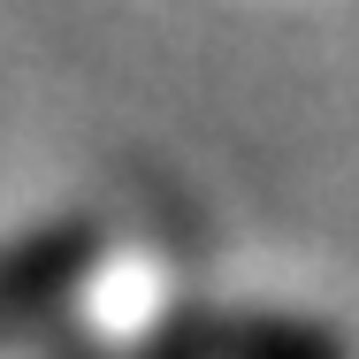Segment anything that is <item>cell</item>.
Returning <instances> with one entry per match:
<instances>
[{
	"label": "cell",
	"instance_id": "6da1fadb",
	"mask_svg": "<svg viewBox=\"0 0 359 359\" xmlns=\"http://www.w3.org/2000/svg\"><path fill=\"white\" fill-rule=\"evenodd\" d=\"M107 359H352V352L337 329L290 321V313H191V321H168L153 344Z\"/></svg>",
	"mask_w": 359,
	"mask_h": 359
},
{
	"label": "cell",
	"instance_id": "7a4b0ae2",
	"mask_svg": "<svg viewBox=\"0 0 359 359\" xmlns=\"http://www.w3.org/2000/svg\"><path fill=\"white\" fill-rule=\"evenodd\" d=\"M92 260H100V229L92 222H46L31 237L0 245V344L23 337L31 321H46L84 283Z\"/></svg>",
	"mask_w": 359,
	"mask_h": 359
}]
</instances>
